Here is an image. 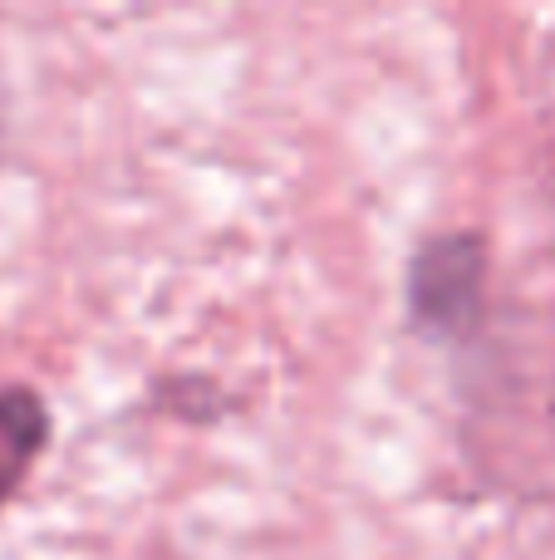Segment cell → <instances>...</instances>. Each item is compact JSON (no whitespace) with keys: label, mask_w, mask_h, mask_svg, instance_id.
<instances>
[{"label":"cell","mask_w":555,"mask_h":560,"mask_svg":"<svg viewBox=\"0 0 555 560\" xmlns=\"http://www.w3.org/2000/svg\"><path fill=\"white\" fill-rule=\"evenodd\" d=\"M482 276H487V246L472 232H448L428 242L413 261L409 300L413 315L433 335H462L477 319Z\"/></svg>","instance_id":"6da1fadb"},{"label":"cell","mask_w":555,"mask_h":560,"mask_svg":"<svg viewBox=\"0 0 555 560\" xmlns=\"http://www.w3.org/2000/svg\"><path fill=\"white\" fill-rule=\"evenodd\" d=\"M49 443V408L35 388L10 384L0 388V506L15 497V487L29 477L35 457Z\"/></svg>","instance_id":"7a4b0ae2"}]
</instances>
